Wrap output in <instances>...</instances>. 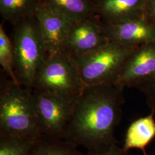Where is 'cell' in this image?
<instances>
[{
	"label": "cell",
	"mask_w": 155,
	"mask_h": 155,
	"mask_svg": "<svg viewBox=\"0 0 155 155\" xmlns=\"http://www.w3.org/2000/svg\"><path fill=\"white\" fill-rule=\"evenodd\" d=\"M86 155H133L129 153L128 150H124L123 148H121L115 145L111 148L110 150H107L105 152L97 154V155H89L86 154Z\"/></svg>",
	"instance_id": "20"
},
{
	"label": "cell",
	"mask_w": 155,
	"mask_h": 155,
	"mask_svg": "<svg viewBox=\"0 0 155 155\" xmlns=\"http://www.w3.org/2000/svg\"><path fill=\"white\" fill-rule=\"evenodd\" d=\"M92 1H93H93H94V0H92Z\"/></svg>",
	"instance_id": "21"
},
{
	"label": "cell",
	"mask_w": 155,
	"mask_h": 155,
	"mask_svg": "<svg viewBox=\"0 0 155 155\" xmlns=\"http://www.w3.org/2000/svg\"><path fill=\"white\" fill-rule=\"evenodd\" d=\"M101 25L104 34L110 41L133 47L155 43V23L144 17Z\"/></svg>",
	"instance_id": "9"
},
{
	"label": "cell",
	"mask_w": 155,
	"mask_h": 155,
	"mask_svg": "<svg viewBox=\"0 0 155 155\" xmlns=\"http://www.w3.org/2000/svg\"><path fill=\"white\" fill-rule=\"evenodd\" d=\"M0 64L6 75L12 81L19 83L14 71V56L11 40L5 33L2 24L0 25Z\"/></svg>",
	"instance_id": "16"
},
{
	"label": "cell",
	"mask_w": 155,
	"mask_h": 155,
	"mask_svg": "<svg viewBox=\"0 0 155 155\" xmlns=\"http://www.w3.org/2000/svg\"><path fill=\"white\" fill-rule=\"evenodd\" d=\"M135 88L144 95L152 112L155 113V74L144 79Z\"/></svg>",
	"instance_id": "18"
},
{
	"label": "cell",
	"mask_w": 155,
	"mask_h": 155,
	"mask_svg": "<svg viewBox=\"0 0 155 155\" xmlns=\"http://www.w3.org/2000/svg\"><path fill=\"white\" fill-rule=\"evenodd\" d=\"M109 42L101 23L95 18H87L72 22L62 50L75 57L87 54Z\"/></svg>",
	"instance_id": "7"
},
{
	"label": "cell",
	"mask_w": 155,
	"mask_h": 155,
	"mask_svg": "<svg viewBox=\"0 0 155 155\" xmlns=\"http://www.w3.org/2000/svg\"><path fill=\"white\" fill-rule=\"evenodd\" d=\"M40 0H0V15L2 18L16 24L35 16Z\"/></svg>",
	"instance_id": "15"
},
{
	"label": "cell",
	"mask_w": 155,
	"mask_h": 155,
	"mask_svg": "<svg viewBox=\"0 0 155 155\" xmlns=\"http://www.w3.org/2000/svg\"><path fill=\"white\" fill-rule=\"evenodd\" d=\"M124 89L116 84L84 86L75 100L63 139L83 147L89 155L116 145L115 130L122 119Z\"/></svg>",
	"instance_id": "1"
},
{
	"label": "cell",
	"mask_w": 155,
	"mask_h": 155,
	"mask_svg": "<svg viewBox=\"0 0 155 155\" xmlns=\"http://www.w3.org/2000/svg\"><path fill=\"white\" fill-rule=\"evenodd\" d=\"M155 74V43L136 47L124 61L115 83L123 88L136 87Z\"/></svg>",
	"instance_id": "8"
},
{
	"label": "cell",
	"mask_w": 155,
	"mask_h": 155,
	"mask_svg": "<svg viewBox=\"0 0 155 155\" xmlns=\"http://www.w3.org/2000/svg\"><path fill=\"white\" fill-rule=\"evenodd\" d=\"M41 135L32 89L8 79L0 83V136L35 141Z\"/></svg>",
	"instance_id": "2"
},
{
	"label": "cell",
	"mask_w": 155,
	"mask_h": 155,
	"mask_svg": "<svg viewBox=\"0 0 155 155\" xmlns=\"http://www.w3.org/2000/svg\"><path fill=\"white\" fill-rule=\"evenodd\" d=\"M145 0H94V17L102 24H110L144 17Z\"/></svg>",
	"instance_id": "11"
},
{
	"label": "cell",
	"mask_w": 155,
	"mask_h": 155,
	"mask_svg": "<svg viewBox=\"0 0 155 155\" xmlns=\"http://www.w3.org/2000/svg\"><path fill=\"white\" fill-rule=\"evenodd\" d=\"M155 113L136 120L131 124L127 129L124 150H128L137 148L146 153L145 148L155 137Z\"/></svg>",
	"instance_id": "12"
},
{
	"label": "cell",
	"mask_w": 155,
	"mask_h": 155,
	"mask_svg": "<svg viewBox=\"0 0 155 155\" xmlns=\"http://www.w3.org/2000/svg\"><path fill=\"white\" fill-rule=\"evenodd\" d=\"M34 141L13 136H0V155H29Z\"/></svg>",
	"instance_id": "17"
},
{
	"label": "cell",
	"mask_w": 155,
	"mask_h": 155,
	"mask_svg": "<svg viewBox=\"0 0 155 155\" xmlns=\"http://www.w3.org/2000/svg\"><path fill=\"white\" fill-rule=\"evenodd\" d=\"M144 17L155 23V0H145Z\"/></svg>",
	"instance_id": "19"
},
{
	"label": "cell",
	"mask_w": 155,
	"mask_h": 155,
	"mask_svg": "<svg viewBox=\"0 0 155 155\" xmlns=\"http://www.w3.org/2000/svg\"><path fill=\"white\" fill-rule=\"evenodd\" d=\"M13 25L11 40L15 74L18 83L32 89L35 75L48 56L45 40L35 16Z\"/></svg>",
	"instance_id": "3"
},
{
	"label": "cell",
	"mask_w": 155,
	"mask_h": 155,
	"mask_svg": "<svg viewBox=\"0 0 155 155\" xmlns=\"http://www.w3.org/2000/svg\"><path fill=\"white\" fill-rule=\"evenodd\" d=\"M84 87L73 58L61 50L48 55L35 75L32 89L76 98Z\"/></svg>",
	"instance_id": "5"
},
{
	"label": "cell",
	"mask_w": 155,
	"mask_h": 155,
	"mask_svg": "<svg viewBox=\"0 0 155 155\" xmlns=\"http://www.w3.org/2000/svg\"><path fill=\"white\" fill-rule=\"evenodd\" d=\"M35 16L38 20L48 55L63 50L67 34L73 21L41 3Z\"/></svg>",
	"instance_id": "10"
},
{
	"label": "cell",
	"mask_w": 155,
	"mask_h": 155,
	"mask_svg": "<svg viewBox=\"0 0 155 155\" xmlns=\"http://www.w3.org/2000/svg\"><path fill=\"white\" fill-rule=\"evenodd\" d=\"M41 134L63 139L76 98L32 89Z\"/></svg>",
	"instance_id": "6"
},
{
	"label": "cell",
	"mask_w": 155,
	"mask_h": 155,
	"mask_svg": "<svg viewBox=\"0 0 155 155\" xmlns=\"http://www.w3.org/2000/svg\"><path fill=\"white\" fill-rule=\"evenodd\" d=\"M63 139L41 134L33 142L29 155H86Z\"/></svg>",
	"instance_id": "14"
},
{
	"label": "cell",
	"mask_w": 155,
	"mask_h": 155,
	"mask_svg": "<svg viewBox=\"0 0 155 155\" xmlns=\"http://www.w3.org/2000/svg\"><path fill=\"white\" fill-rule=\"evenodd\" d=\"M136 47L110 41L87 54L72 57L84 86L114 84L122 65Z\"/></svg>",
	"instance_id": "4"
},
{
	"label": "cell",
	"mask_w": 155,
	"mask_h": 155,
	"mask_svg": "<svg viewBox=\"0 0 155 155\" xmlns=\"http://www.w3.org/2000/svg\"><path fill=\"white\" fill-rule=\"evenodd\" d=\"M40 3L72 21L94 18L92 0H40Z\"/></svg>",
	"instance_id": "13"
}]
</instances>
